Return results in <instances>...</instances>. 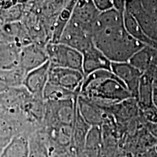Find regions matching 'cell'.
<instances>
[{"instance_id":"obj_6","label":"cell","mask_w":157,"mask_h":157,"mask_svg":"<svg viewBox=\"0 0 157 157\" xmlns=\"http://www.w3.org/2000/svg\"><path fill=\"white\" fill-rule=\"evenodd\" d=\"M48 60L46 48H43L40 44L25 45L19 53V63L21 69L27 74L43 66Z\"/></svg>"},{"instance_id":"obj_17","label":"cell","mask_w":157,"mask_h":157,"mask_svg":"<svg viewBox=\"0 0 157 157\" xmlns=\"http://www.w3.org/2000/svg\"><path fill=\"white\" fill-rule=\"evenodd\" d=\"M124 13L117 10L114 7L109 10L100 13L94 29L109 28L124 25Z\"/></svg>"},{"instance_id":"obj_3","label":"cell","mask_w":157,"mask_h":157,"mask_svg":"<svg viewBox=\"0 0 157 157\" xmlns=\"http://www.w3.org/2000/svg\"><path fill=\"white\" fill-rule=\"evenodd\" d=\"M52 67L70 68L83 73V55L81 52L62 43L50 42L46 46Z\"/></svg>"},{"instance_id":"obj_18","label":"cell","mask_w":157,"mask_h":157,"mask_svg":"<svg viewBox=\"0 0 157 157\" xmlns=\"http://www.w3.org/2000/svg\"><path fill=\"white\" fill-rule=\"evenodd\" d=\"M19 63V55L10 44H0V69L10 70L13 66Z\"/></svg>"},{"instance_id":"obj_2","label":"cell","mask_w":157,"mask_h":157,"mask_svg":"<svg viewBox=\"0 0 157 157\" xmlns=\"http://www.w3.org/2000/svg\"><path fill=\"white\" fill-rule=\"evenodd\" d=\"M93 42L111 63L129 62L136 52L146 47L127 33L124 25L94 29Z\"/></svg>"},{"instance_id":"obj_1","label":"cell","mask_w":157,"mask_h":157,"mask_svg":"<svg viewBox=\"0 0 157 157\" xmlns=\"http://www.w3.org/2000/svg\"><path fill=\"white\" fill-rule=\"evenodd\" d=\"M81 93L96 105H111L132 98L125 84L109 70H101L84 78Z\"/></svg>"},{"instance_id":"obj_19","label":"cell","mask_w":157,"mask_h":157,"mask_svg":"<svg viewBox=\"0 0 157 157\" xmlns=\"http://www.w3.org/2000/svg\"><path fill=\"white\" fill-rule=\"evenodd\" d=\"M74 93H71V92L48 83L44 88L43 95L45 98L49 100L63 101V100L68 99Z\"/></svg>"},{"instance_id":"obj_14","label":"cell","mask_w":157,"mask_h":157,"mask_svg":"<svg viewBox=\"0 0 157 157\" xmlns=\"http://www.w3.org/2000/svg\"><path fill=\"white\" fill-rule=\"evenodd\" d=\"M78 105L79 114L90 127H98L101 124L103 120V113L97 105H94L85 98L79 99Z\"/></svg>"},{"instance_id":"obj_9","label":"cell","mask_w":157,"mask_h":157,"mask_svg":"<svg viewBox=\"0 0 157 157\" xmlns=\"http://www.w3.org/2000/svg\"><path fill=\"white\" fill-rule=\"evenodd\" d=\"M126 10L136 19L145 34L157 42V18L144 10L141 2H126Z\"/></svg>"},{"instance_id":"obj_16","label":"cell","mask_w":157,"mask_h":157,"mask_svg":"<svg viewBox=\"0 0 157 157\" xmlns=\"http://www.w3.org/2000/svg\"><path fill=\"white\" fill-rule=\"evenodd\" d=\"M156 51L148 47H144L136 52L128 63L144 74L150 67Z\"/></svg>"},{"instance_id":"obj_20","label":"cell","mask_w":157,"mask_h":157,"mask_svg":"<svg viewBox=\"0 0 157 157\" xmlns=\"http://www.w3.org/2000/svg\"><path fill=\"white\" fill-rule=\"evenodd\" d=\"M22 12L20 4H13L10 7L0 10V21L5 23H15L21 18Z\"/></svg>"},{"instance_id":"obj_10","label":"cell","mask_w":157,"mask_h":157,"mask_svg":"<svg viewBox=\"0 0 157 157\" xmlns=\"http://www.w3.org/2000/svg\"><path fill=\"white\" fill-rule=\"evenodd\" d=\"M83 55V74L84 76L101 70H111V62L93 45L82 53Z\"/></svg>"},{"instance_id":"obj_8","label":"cell","mask_w":157,"mask_h":157,"mask_svg":"<svg viewBox=\"0 0 157 157\" xmlns=\"http://www.w3.org/2000/svg\"><path fill=\"white\" fill-rule=\"evenodd\" d=\"M99 14L100 12L96 8L93 1L76 2L71 20L93 36L94 26Z\"/></svg>"},{"instance_id":"obj_25","label":"cell","mask_w":157,"mask_h":157,"mask_svg":"<svg viewBox=\"0 0 157 157\" xmlns=\"http://www.w3.org/2000/svg\"><path fill=\"white\" fill-rule=\"evenodd\" d=\"M2 9V2H0V10Z\"/></svg>"},{"instance_id":"obj_22","label":"cell","mask_w":157,"mask_h":157,"mask_svg":"<svg viewBox=\"0 0 157 157\" xmlns=\"http://www.w3.org/2000/svg\"><path fill=\"white\" fill-rule=\"evenodd\" d=\"M143 7L148 15L157 18V1H143Z\"/></svg>"},{"instance_id":"obj_13","label":"cell","mask_w":157,"mask_h":157,"mask_svg":"<svg viewBox=\"0 0 157 157\" xmlns=\"http://www.w3.org/2000/svg\"><path fill=\"white\" fill-rule=\"evenodd\" d=\"M0 157H29V141L23 136L13 137L1 150Z\"/></svg>"},{"instance_id":"obj_24","label":"cell","mask_w":157,"mask_h":157,"mask_svg":"<svg viewBox=\"0 0 157 157\" xmlns=\"http://www.w3.org/2000/svg\"><path fill=\"white\" fill-rule=\"evenodd\" d=\"M155 151H156V155H157V145L156 146V147H155Z\"/></svg>"},{"instance_id":"obj_15","label":"cell","mask_w":157,"mask_h":157,"mask_svg":"<svg viewBox=\"0 0 157 157\" xmlns=\"http://www.w3.org/2000/svg\"><path fill=\"white\" fill-rule=\"evenodd\" d=\"M153 93H154V84L148 76L143 74L140 81L138 95L137 99L139 102L140 108H142L143 110L154 106Z\"/></svg>"},{"instance_id":"obj_21","label":"cell","mask_w":157,"mask_h":157,"mask_svg":"<svg viewBox=\"0 0 157 157\" xmlns=\"http://www.w3.org/2000/svg\"><path fill=\"white\" fill-rule=\"evenodd\" d=\"M29 157H49L44 143L38 138L31 139L29 142Z\"/></svg>"},{"instance_id":"obj_5","label":"cell","mask_w":157,"mask_h":157,"mask_svg":"<svg viewBox=\"0 0 157 157\" xmlns=\"http://www.w3.org/2000/svg\"><path fill=\"white\" fill-rule=\"evenodd\" d=\"M59 43L68 45L82 53L93 44L92 35L71 18Z\"/></svg>"},{"instance_id":"obj_23","label":"cell","mask_w":157,"mask_h":157,"mask_svg":"<svg viewBox=\"0 0 157 157\" xmlns=\"http://www.w3.org/2000/svg\"><path fill=\"white\" fill-rule=\"evenodd\" d=\"M96 8L100 13L109 10L113 8V1H109V0H95L93 1Z\"/></svg>"},{"instance_id":"obj_7","label":"cell","mask_w":157,"mask_h":157,"mask_svg":"<svg viewBox=\"0 0 157 157\" xmlns=\"http://www.w3.org/2000/svg\"><path fill=\"white\" fill-rule=\"evenodd\" d=\"M111 70L124 84L132 98H137L139 85L143 73L129 63H111Z\"/></svg>"},{"instance_id":"obj_11","label":"cell","mask_w":157,"mask_h":157,"mask_svg":"<svg viewBox=\"0 0 157 157\" xmlns=\"http://www.w3.org/2000/svg\"><path fill=\"white\" fill-rule=\"evenodd\" d=\"M50 68V63L48 60L43 66L26 74L23 83L31 93L36 95L43 94L44 88L48 83Z\"/></svg>"},{"instance_id":"obj_12","label":"cell","mask_w":157,"mask_h":157,"mask_svg":"<svg viewBox=\"0 0 157 157\" xmlns=\"http://www.w3.org/2000/svg\"><path fill=\"white\" fill-rule=\"evenodd\" d=\"M76 2H68L65 5L62 11L57 17L53 25H52V33L51 35V43H59L61 39L63 33L67 26L68 22L71 18L74 7Z\"/></svg>"},{"instance_id":"obj_26","label":"cell","mask_w":157,"mask_h":157,"mask_svg":"<svg viewBox=\"0 0 157 157\" xmlns=\"http://www.w3.org/2000/svg\"><path fill=\"white\" fill-rule=\"evenodd\" d=\"M1 23H2V21H0V25H1Z\"/></svg>"},{"instance_id":"obj_4","label":"cell","mask_w":157,"mask_h":157,"mask_svg":"<svg viewBox=\"0 0 157 157\" xmlns=\"http://www.w3.org/2000/svg\"><path fill=\"white\" fill-rule=\"evenodd\" d=\"M84 78V74L78 71L50 66L48 83L74 93L81 89Z\"/></svg>"}]
</instances>
